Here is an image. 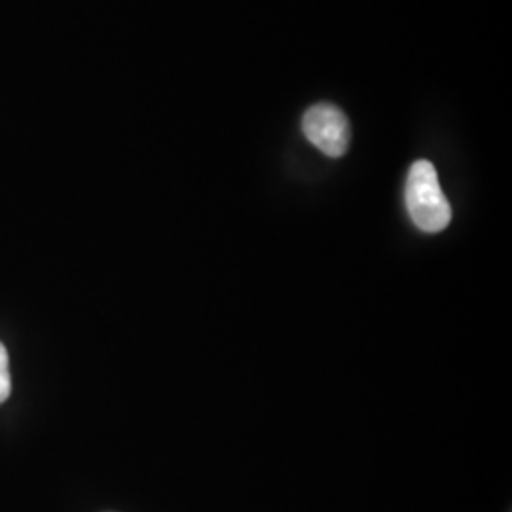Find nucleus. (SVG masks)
Wrapping results in <instances>:
<instances>
[{"label": "nucleus", "mask_w": 512, "mask_h": 512, "mask_svg": "<svg viewBox=\"0 0 512 512\" xmlns=\"http://www.w3.org/2000/svg\"><path fill=\"white\" fill-rule=\"evenodd\" d=\"M12 391V378H10V359L4 344L0 342V404L6 403Z\"/></svg>", "instance_id": "nucleus-3"}, {"label": "nucleus", "mask_w": 512, "mask_h": 512, "mask_svg": "<svg viewBox=\"0 0 512 512\" xmlns=\"http://www.w3.org/2000/svg\"><path fill=\"white\" fill-rule=\"evenodd\" d=\"M404 200L410 219L423 232H442L452 220V209L440 188L437 169L427 160H420L410 167Z\"/></svg>", "instance_id": "nucleus-1"}, {"label": "nucleus", "mask_w": 512, "mask_h": 512, "mask_svg": "<svg viewBox=\"0 0 512 512\" xmlns=\"http://www.w3.org/2000/svg\"><path fill=\"white\" fill-rule=\"evenodd\" d=\"M302 129L311 145H315L330 158H340L348 152L351 128L348 116L338 107L330 103L313 105L304 114Z\"/></svg>", "instance_id": "nucleus-2"}]
</instances>
